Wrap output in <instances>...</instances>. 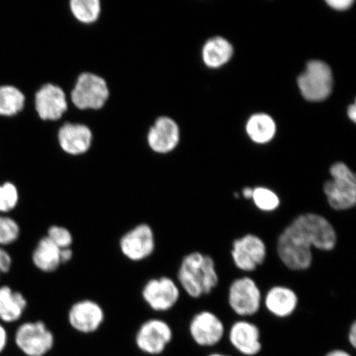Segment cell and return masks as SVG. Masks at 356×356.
Instances as JSON below:
<instances>
[{
    "label": "cell",
    "instance_id": "cell-16",
    "mask_svg": "<svg viewBox=\"0 0 356 356\" xmlns=\"http://www.w3.org/2000/svg\"><path fill=\"white\" fill-rule=\"evenodd\" d=\"M297 293L291 287L277 284L268 289L264 298L265 308L278 318L291 317L299 306Z\"/></svg>",
    "mask_w": 356,
    "mask_h": 356
},
{
    "label": "cell",
    "instance_id": "cell-24",
    "mask_svg": "<svg viewBox=\"0 0 356 356\" xmlns=\"http://www.w3.org/2000/svg\"><path fill=\"white\" fill-rule=\"evenodd\" d=\"M70 10L79 22L92 24L99 19L101 3L99 0H72Z\"/></svg>",
    "mask_w": 356,
    "mask_h": 356
},
{
    "label": "cell",
    "instance_id": "cell-20",
    "mask_svg": "<svg viewBox=\"0 0 356 356\" xmlns=\"http://www.w3.org/2000/svg\"><path fill=\"white\" fill-rule=\"evenodd\" d=\"M28 308V300L19 291L7 286L0 287V319L3 323L19 321Z\"/></svg>",
    "mask_w": 356,
    "mask_h": 356
},
{
    "label": "cell",
    "instance_id": "cell-32",
    "mask_svg": "<svg viewBox=\"0 0 356 356\" xmlns=\"http://www.w3.org/2000/svg\"><path fill=\"white\" fill-rule=\"evenodd\" d=\"M74 252L72 248L61 249L60 251V260L62 265L69 264L73 259Z\"/></svg>",
    "mask_w": 356,
    "mask_h": 356
},
{
    "label": "cell",
    "instance_id": "cell-15",
    "mask_svg": "<svg viewBox=\"0 0 356 356\" xmlns=\"http://www.w3.org/2000/svg\"><path fill=\"white\" fill-rule=\"evenodd\" d=\"M229 339L231 345L244 355H256L261 350L260 329L247 320H238L232 325Z\"/></svg>",
    "mask_w": 356,
    "mask_h": 356
},
{
    "label": "cell",
    "instance_id": "cell-7",
    "mask_svg": "<svg viewBox=\"0 0 356 356\" xmlns=\"http://www.w3.org/2000/svg\"><path fill=\"white\" fill-rule=\"evenodd\" d=\"M181 291L175 280L162 275L147 280L142 287L141 297L155 313H167L179 302Z\"/></svg>",
    "mask_w": 356,
    "mask_h": 356
},
{
    "label": "cell",
    "instance_id": "cell-29",
    "mask_svg": "<svg viewBox=\"0 0 356 356\" xmlns=\"http://www.w3.org/2000/svg\"><path fill=\"white\" fill-rule=\"evenodd\" d=\"M12 264L10 253L0 248V275L8 273L11 270Z\"/></svg>",
    "mask_w": 356,
    "mask_h": 356
},
{
    "label": "cell",
    "instance_id": "cell-33",
    "mask_svg": "<svg viewBox=\"0 0 356 356\" xmlns=\"http://www.w3.org/2000/svg\"><path fill=\"white\" fill-rule=\"evenodd\" d=\"M348 341L350 344L355 348L356 347V323L353 322L349 329Z\"/></svg>",
    "mask_w": 356,
    "mask_h": 356
},
{
    "label": "cell",
    "instance_id": "cell-27",
    "mask_svg": "<svg viewBox=\"0 0 356 356\" xmlns=\"http://www.w3.org/2000/svg\"><path fill=\"white\" fill-rule=\"evenodd\" d=\"M19 202V193L12 182H4L0 185V213L10 212Z\"/></svg>",
    "mask_w": 356,
    "mask_h": 356
},
{
    "label": "cell",
    "instance_id": "cell-26",
    "mask_svg": "<svg viewBox=\"0 0 356 356\" xmlns=\"http://www.w3.org/2000/svg\"><path fill=\"white\" fill-rule=\"evenodd\" d=\"M21 229L15 219L10 216H0V245H10L19 240Z\"/></svg>",
    "mask_w": 356,
    "mask_h": 356
},
{
    "label": "cell",
    "instance_id": "cell-37",
    "mask_svg": "<svg viewBox=\"0 0 356 356\" xmlns=\"http://www.w3.org/2000/svg\"><path fill=\"white\" fill-rule=\"evenodd\" d=\"M208 356H228V355H221V354H211L210 355H208Z\"/></svg>",
    "mask_w": 356,
    "mask_h": 356
},
{
    "label": "cell",
    "instance_id": "cell-9",
    "mask_svg": "<svg viewBox=\"0 0 356 356\" xmlns=\"http://www.w3.org/2000/svg\"><path fill=\"white\" fill-rule=\"evenodd\" d=\"M332 73L330 66L320 60H312L299 79L298 84L302 97L310 102L327 99L332 88Z\"/></svg>",
    "mask_w": 356,
    "mask_h": 356
},
{
    "label": "cell",
    "instance_id": "cell-10",
    "mask_svg": "<svg viewBox=\"0 0 356 356\" xmlns=\"http://www.w3.org/2000/svg\"><path fill=\"white\" fill-rule=\"evenodd\" d=\"M231 257L236 268L243 273H253L266 259V244L260 236L245 234L233 242Z\"/></svg>",
    "mask_w": 356,
    "mask_h": 356
},
{
    "label": "cell",
    "instance_id": "cell-8",
    "mask_svg": "<svg viewBox=\"0 0 356 356\" xmlns=\"http://www.w3.org/2000/svg\"><path fill=\"white\" fill-rule=\"evenodd\" d=\"M122 256L132 262H141L152 257L156 249V236L152 226L140 222L128 229L119 240Z\"/></svg>",
    "mask_w": 356,
    "mask_h": 356
},
{
    "label": "cell",
    "instance_id": "cell-5",
    "mask_svg": "<svg viewBox=\"0 0 356 356\" xmlns=\"http://www.w3.org/2000/svg\"><path fill=\"white\" fill-rule=\"evenodd\" d=\"M228 304L235 314L243 318L251 317L260 311L264 296L254 280L242 277L234 280L230 284Z\"/></svg>",
    "mask_w": 356,
    "mask_h": 356
},
{
    "label": "cell",
    "instance_id": "cell-36",
    "mask_svg": "<svg viewBox=\"0 0 356 356\" xmlns=\"http://www.w3.org/2000/svg\"><path fill=\"white\" fill-rule=\"evenodd\" d=\"M253 188H245L242 191L243 197L247 200H251L252 197Z\"/></svg>",
    "mask_w": 356,
    "mask_h": 356
},
{
    "label": "cell",
    "instance_id": "cell-3",
    "mask_svg": "<svg viewBox=\"0 0 356 356\" xmlns=\"http://www.w3.org/2000/svg\"><path fill=\"white\" fill-rule=\"evenodd\" d=\"M331 180L325 182L323 193L329 207L335 211H346L356 204V177L343 163L330 168Z\"/></svg>",
    "mask_w": 356,
    "mask_h": 356
},
{
    "label": "cell",
    "instance_id": "cell-13",
    "mask_svg": "<svg viewBox=\"0 0 356 356\" xmlns=\"http://www.w3.org/2000/svg\"><path fill=\"white\" fill-rule=\"evenodd\" d=\"M225 325L219 316L211 311L202 310L195 314L189 323L193 340L200 346L219 344L225 335Z\"/></svg>",
    "mask_w": 356,
    "mask_h": 356
},
{
    "label": "cell",
    "instance_id": "cell-17",
    "mask_svg": "<svg viewBox=\"0 0 356 356\" xmlns=\"http://www.w3.org/2000/svg\"><path fill=\"white\" fill-rule=\"evenodd\" d=\"M179 128L171 118H160L150 128L148 143L151 149L159 154L175 149L179 142Z\"/></svg>",
    "mask_w": 356,
    "mask_h": 356
},
{
    "label": "cell",
    "instance_id": "cell-23",
    "mask_svg": "<svg viewBox=\"0 0 356 356\" xmlns=\"http://www.w3.org/2000/svg\"><path fill=\"white\" fill-rule=\"evenodd\" d=\"M25 96L20 89L12 86H0V115L13 117L24 109Z\"/></svg>",
    "mask_w": 356,
    "mask_h": 356
},
{
    "label": "cell",
    "instance_id": "cell-11",
    "mask_svg": "<svg viewBox=\"0 0 356 356\" xmlns=\"http://www.w3.org/2000/svg\"><path fill=\"white\" fill-rule=\"evenodd\" d=\"M108 97V87L105 80L90 73L80 75L71 92L73 104L81 110L100 109Z\"/></svg>",
    "mask_w": 356,
    "mask_h": 356
},
{
    "label": "cell",
    "instance_id": "cell-35",
    "mask_svg": "<svg viewBox=\"0 0 356 356\" xmlns=\"http://www.w3.org/2000/svg\"><path fill=\"white\" fill-rule=\"evenodd\" d=\"M348 115L351 121L355 122L356 121V106L355 104L350 105L348 108Z\"/></svg>",
    "mask_w": 356,
    "mask_h": 356
},
{
    "label": "cell",
    "instance_id": "cell-2",
    "mask_svg": "<svg viewBox=\"0 0 356 356\" xmlns=\"http://www.w3.org/2000/svg\"><path fill=\"white\" fill-rule=\"evenodd\" d=\"M176 282L191 299L210 295L220 283L215 260L203 252H189L182 257Z\"/></svg>",
    "mask_w": 356,
    "mask_h": 356
},
{
    "label": "cell",
    "instance_id": "cell-30",
    "mask_svg": "<svg viewBox=\"0 0 356 356\" xmlns=\"http://www.w3.org/2000/svg\"><path fill=\"white\" fill-rule=\"evenodd\" d=\"M327 3L329 6L337 10H346L354 3L353 0H327Z\"/></svg>",
    "mask_w": 356,
    "mask_h": 356
},
{
    "label": "cell",
    "instance_id": "cell-25",
    "mask_svg": "<svg viewBox=\"0 0 356 356\" xmlns=\"http://www.w3.org/2000/svg\"><path fill=\"white\" fill-rule=\"evenodd\" d=\"M254 206L262 212L270 213L277 211L280 207V198L274 191L257 186L253 188L252 197L251 199Z\"/></svg>",
    "mask_w": 356,
    "mask_h": 356
},
{
    "label": "cell",
    "instance_id": "cell-1",
    "mask_svg": "<svg viewBox=\"0 0 356 356\" xmlns=\"http://www.w3.org/2000/svg\"><path fill=\"white\" fill-rule=\"evenodd\" d=\"M338 241L335 227L318 213H301L279 235L277 252L280 261L293 271L307 270L314 262V249L332 252Z\"/></svg>",
    "mask_w": 356,
    "mask_h": 356
},
{
    "label": "cell",
    "instance_id": "cell-12",
    "mask_svg": "<svg viewBox=\"0 0 356 356\" xmlns=\"http://www.w3.org/2000/svg\"><path fill=\"white\" fill-rule=\"evenodd\" d=\"M105 319L104 309L99 302L91 299L74 302L67 313L70 327L83 335H90L99 331Z\"/></svg>",
    "mask_w": 356,
    "mask_h": 356
},
{
    "label": "cell",
    "instance_id": "cell-28",
    "mask_svg": "<svg viewBox=\"0 0 356 356\" xmlns=\"http://www.w3.org/2000/svg\"><path fill=\"white\" fill-rule=\"evenodd\" d=\"M47 237L60 249L72 248L74 236L66 227L60 225H52L47 229Z\"/></svg>",
    "mask_w": 356,
    "mask_h": 356
},
{
    "label": "cell",
    "instance_id": "cell-18",
    "mask_svg": "<svg viewBox=\"0 0 356 356\" xmlns=\"http://www.w3.org/2000/svg\"><path fill=\"white\" fill-rule=\"evenodd\" d=\"M92 135L84 124L66 123L59 131V142L61 149L71 155L86 153L90 148Z\"/></svg>",
    "mask_w": 356,
    "mask_h": 356
},
{
    "label": "cell",
    "instance_id": "cell-34",
    "mask_svg": "<svg viewBox=\"0 0 356 356\" xmlns=\"http://www.w3.org/2000/svg\"><path fill=\"white\" fill-rule=\"evenodd\" d=\"M325 356H351V355L343 350H333Z\"/></svg>",
    "mask_w": 356,
    "mask_h": 356
},
{
    "label": "cell",
    "instance_id": "cell-21",
    "mask_svg": "<svg viewBox=\"0 0 356 356\" xmlns=\"http://www.w3.org/2000/svg\"><path fill=\"white\" fill-rule=\"evenodd\" d=\"M233 53L232 44L226 39L213 38L204 44L202 56L207 66L211 68H219L231 59Z\"/></svg>",
    "mask_w": 356,
    "mask_h": 356
},
{
    "label": "cell",
    "instance_id": "cell-6",
    "mask_svg": "<svg viewBox=\"0 0 356 356\" xmlns=\"http://www.w3.org/2000/svg\"><path fill=\"white\" fill-rule=\"evenodd\" d=\"M172 338V328L165 320L149 318L138 327L135 335V345L141 353L158 356L166 350Z\"/></svg>",
    "mask_w": 356,
    "mask_h": 356
},
{
    "label": "cell",
    "instance_id": "cell-19",
    "mask_svg": "<svg viewBox=\"0 0 356 356\" xmlns=\"http://www.w3.org/2000/svg\"><path fill=\"white\" fill-rule=\"evenodd\" d=\"M60 251L61 249L44 235L41 239H39L33 249V264L41 273H54L62 266Z\"/></svg>",
    "mask_w": 356,
    "mask_h": 356
},
{
    "label": "cell",
    "instance_id": "cell-31",
    "mask_svg": "<svg viewBox=\"0 0 356 356\" xmlns=\"http://www.w3.org/2000/svg\"><path fill=\"white\" fill-rule=\"evenodd\" d=\"M8 343V335L6 328L0 323V355H1Z\"/></svg>",
    "mask_w": 356,
    "mask_h": 356
},
{
    "label": "cell",
    "instance_id": "cell-4",
    "mask_svg": "<svg viewBox=\"0 0 356 356\" xmlns=\"http://www.w3.org/2000/svg\"><path fill=\"white\" fill-rule=\"evenodd\" d=\"M17 348L25 356H47L56 345V336L48 325L42 321L25 322L15 334Z\"/></svg>",
    "mask_w": 356,
    "mask_h": 356
},
{
    "label": "cell",
    "instance_id": "cell-14",
    "mask_svg": "<svg viewBox=\"0 0 356 356\" xmlns=\"http://www.w3.org/2000/svg\"><path fill=\"white\" fill-rule=\"evenodd\" d=\"M35 108L44 121H56L68 108L64 91L53 84H46L35 95Z\"/></svg>",
    "mask_w": 356,
    "mask_h": 356
},
{
    "label": "cell",
    "instance_id": "cell-22",
    "mask_svg": "<svg viewBox=\"0 0 356 356\" xmlns=\"http://www.w3.org/2000/svg\"><path fill=\"white\" fill-rule=\"evenodd\" d=\"M275 124L273 119L266 114H256L249 119L247 132L256 143L264 144L275 136Z\"/></svg>",
    "mask_w": 356,
    "mask_h": 356
}]
</instances>
